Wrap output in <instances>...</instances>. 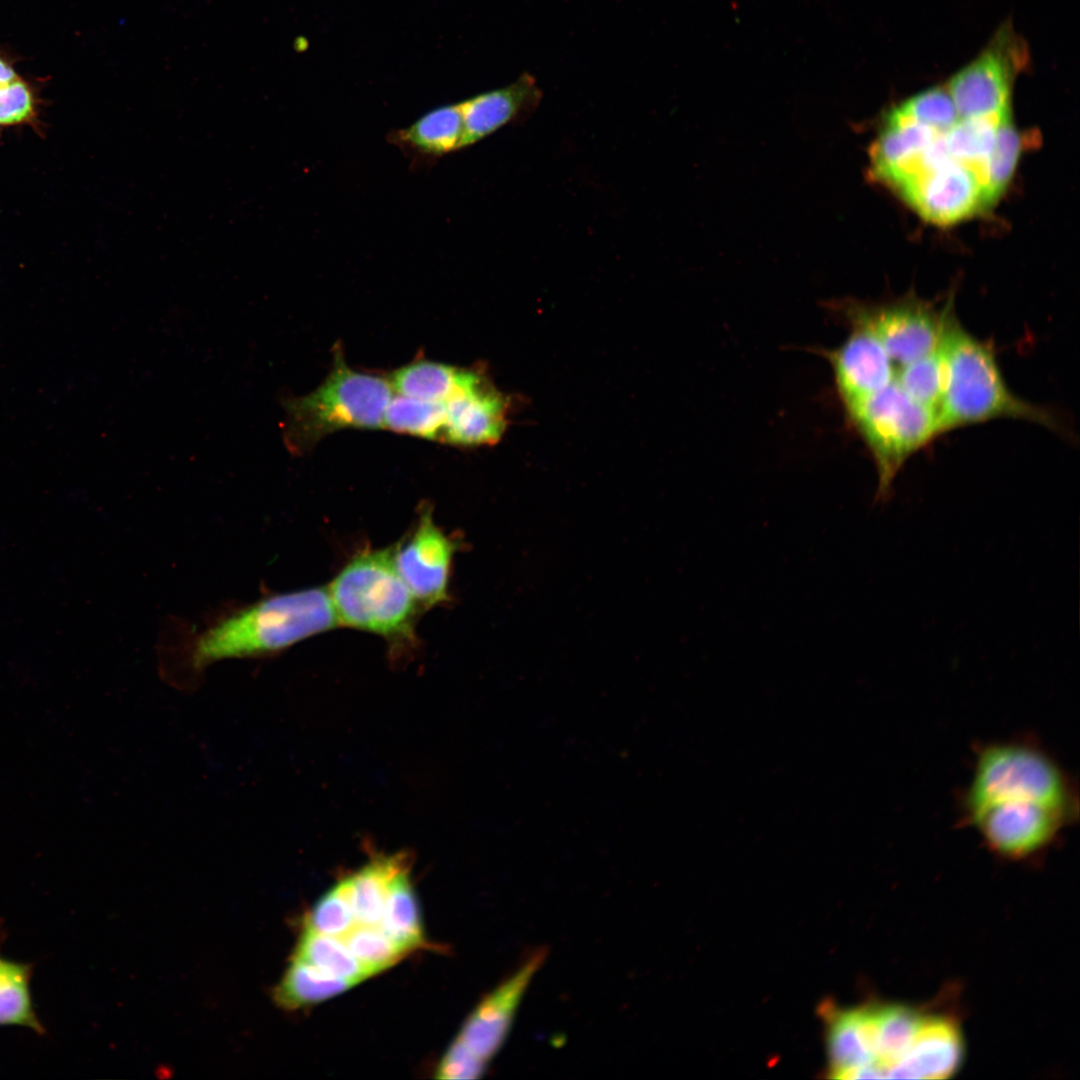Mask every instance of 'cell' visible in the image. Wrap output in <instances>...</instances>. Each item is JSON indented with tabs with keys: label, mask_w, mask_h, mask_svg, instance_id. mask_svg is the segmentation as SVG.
Instances as JSON below:
<instances>
[{
	"label": "cell",
	"mask_w": 1080,
	"mask_h": 1080,
	"mask_svg": "<svg viewBox=\"0 0 1080 1080\" xmlns=\"http://www.w3.org/2000/svg\"><path fill=\"white\" fill-rule=\"evenodd\" d=\"M339 625L325 587L270 596L204 631L194 644L193 664L279 652Z\"/></svg>",
	"instance_id": "6da1fadb"
},
{
	"label": "cell",
	"mask_w": 1080,
	"mask_h": 1080,
	"mask_svg": "<svg viewBox=\"0 0 1080 1080\" xmlns=\"http://www.w3.org/2000/svg\"><path fill=\"white\" fill-rule=\"evenodd\" d=\"M941 345L947 363V383L939 409L941 433L1001 417L1032 421L1065 432L1055 413L1009 390L991 346L969 334L952 314Z\"/></svg>",
	"instance_id": "7a4b0ae2"
},
{
	"label": "cell",
	"mask_w": 1080,
	"mask_h": 1080,
	"mask_svg": "<svg viewBox=\"0 0 1080 1080\" xmlns=\"http://www.w3.org/2000/svg\"><path fill=\"white\" fill-rule=\"evenodd\" d=\"M391 392L388 378L351 369L341 346L335 345L325 380L311 393L283 403L286 448L299 455L342 429L382 428Z\"/></svg>",
	"instance_id": "3957f363"
},
{
	"label": "cell",
	"mask_w": 1080,
	"mask_h": 1080,
	"mask_svg": "<svg viewBox=\"0 0 1080 1080\" xmlns=\"http://www.w3.org/2000/svg\"><path fill=\"white\" fill-rule=\"evenodd\" d=\"M327 590L341 625L391 642L413 638L419 604L396 570L391 548L358 553Z\"/></svg>",
	"instance_id": "277c9868"
},
{
	"label": "cell",
	"mask_w": 1080,
	"mask_h": 1080,
	"mask_svg": "<svg viewBox=\"0 0 1080 1080\" xmlns=\"http://www.w3.org/2000/svg\"><path fill=\"white\" fill-rule=\"evenodd\" d=\"M845 409L876 466L874 503H885L907 459L941 433L939 414L912 399L895 379Z\"/></svg>",
	"instance_id": "5b68a950"
},
{
	"label": "cell",
	"mask_w": 1080,
	"mask_h": 1080,
	"mask_svg": "<svg viewBox=\"0 0 1080 1080\" xmlns=\"http://www.w3.org/2000/svg\"><path fill=\"white\" fill-rule=\"evenodd\" d=\"M1070 784L1045 752L1023 743H997L976 759L964 807L997 801L1039 802L1072 809Z\"/></svg>",
	"instance_id": "8992f818"
},
{
	"label": "cell",
	"mask_w": 1080,
	"mask_h": 1080,
	"mask_svg": "<svg viewBox=\"0 0 1080 1080\" xmlns=\"http://www.w3.org/2000/svg\"><path fill=\"white\" fill-rule=\"evenodd\" d=\"M845 317L851 326L870 330L880 341L895 371L937 349L951 316L949 308L904 300L882 306L849 305ZM895 367V366H894Z\"/></svg>",
	"instance_id": "52a82bcc"
},
{
	"label": "cell",
	"mask_w": 1080,
	"mask_h": 1080,
	"mask_svg": "<svg viewBox=\"0 0 1080 1080\" xmlns=\"http://www.w3.org/2000/svg\"><path fill=\"white\" fill-rule=\"evenodd\" d=\"M968 822L995 852L1010 858L1048 846L1072 810L1038 802H991L965 808Z\"/></svg>",
	"instance_id": "ba28073f"
},
{
	"label": "cell",
	"mask_w": 1080,
	"mask_h": 1080,
	"mask_svg": "<svg viewBox=\"0 0 1080 1080\" xmlns=\"http://www.w3.org/2000/svg\"><path fill=\"white\" fill-rule=\"evenodd\" d=\"M457 546L436 525L431 510L424 508L409 533L390 547L396 570L419 606L430 608L448 600Z\"/></svg>",
	"instance_id": "9c48e42d"
},
{
	"label": "cell",
	"mask_w": 1080,
	"mask_h": 1080,
	"mask_svg": "<svg viewBox=\"0 0 1080 1080\" xmlns=\"http://www.w3.org/2000/svg\"><path fill=\"white\" fill-rule=\"evenodd\" d=\"M445 403L446 421L441 437L458 447L497 443L506 430L509 402L480 368H472L467 382Z\"/></svg>",
	"instance_id": "30bf717a"
},
{
	"label": "cell",
	"mask_w": 1080,
	"mask_h": 1080,
	"mask_svg": "<svg viewBox=\"0 0 1080 1080\" xmlns=\"http://www.w3.org/2000/svg\"><path fill=\"white\" fill-rule=\"evenodd\" d=\"M546 956L544 947L530 953L466 1019L457 1038L484 1063L487 1064L503 1045L520 1001Z\"/></svg>",
	"instance_id": "8fae6325"
},
{
	"label": "cell",
	"mask_w": 1080,
	"mask_h": 1080,
	"mask_svg": "<svg viewBox=\"0 0 1080 1080\" xmlns=\"http://www.w3.org/2000/svg\"><path fill=\"white\" fill-rule=\"evenodd\" d=\"M898 189L922 217L936 224L955 223L986 205L978 176L956 161L913 178Z\"/></svg>",
	"instance_id": "7c38bea8"
},
{
	"label": "cell",
	"mask_w": 1080,
	"mask_h": 1080,
	"mask_svg": "<svg viewBox=\"0 0 1080 1080\" xmlns=\"http://www.w3.org/2000/svg\"><path fill=\"white\" fill-rule=\"evenodd\" d=\"M851 327L846 341L826 353L845 408L884 388L895 375V367L877 337L864 327Z\"/></svg>",
	"instance_id": "4fadbf2b"
},
{
	"label": "cell",
	"mask_w": 1080,
	"mask_h": 1080,
	"mask_svg": "<svg viewBox=\"0 0 1080 1080\" xmlns=\"http://www.w3.org/2000/svg\"><path fill=\"white\" fill-rule=\"evenodd\" d=\"M542 99L536 79L523 73L508 86L475 95L459 103L464 123V148L503 126L526 120Z\"/></svg>",
	"instance_id": "5bb4252c"
},
{
	"label": "cell",
	"mask_w": 1080,
	"mask_h": 1080,
	"mask_svg": "<svg viewBox=\"0 0 1080 1080\" xmlns=\"http://www.w3.org/2000/svg\"><path fill=\"white\" fill-rule=\"evenodd\" d=\"M1011 67L1000 51L989 49L957 73L949 94L960 118L1009 113Z\"/></svg>",
	"instance_id": "9a60e30c"
},
{
	"label": "cell",
	"mask_w": 1080,
	"mask_h": 1080,
	"mask_svg": "<svg viewBox=\"0 0 1080 1080\" xmlns=\"http://www.w3.org/2000/svg\"><path fill=\"white\" fill-rule=\"evenodd\" d=\"M962 1052L958 1025L944 1016L925 1015L909 1051L890 1078H948L957 1070Z\"/></svg>",
	"instance_id": "2e32d148"
},
{
	"label": "cell",
	"mask_w": 1080,
	"mask_h": 1080,
	"mask_svg": "<svg viewBox=\"0 0 1080 1080\" xmlns=\"http://www.w3.org/2000/svg\"><path fill=\"white\" fill-rule=\"evenodd\" d=\"M939 132L895 108L871 145V175L896 187L909 175L919 156Z\"/></svg>",
	"instance_id": "e0dca14e"
},
{
	"label": "cell",
	"mask_w": 1080,
	"mask_h": 1080,
	"mask_svg": "<svg viewBox=\"0 0 1080 1080\" xmlns=\"http://www.w3.org/2000/svg\"><path fill=\"white\" fill-rule=\"evenodd\" d=\"M390 142L411 152L439 157L463 149L464 123L459 103L428 111L410 126L391 131Z\"/></svg>",
	"instance_id": "ac0fdd59"
},
{
	"label": "cell",
	"mask_w": 1080,
	"mask_h": 1080,
	"mask_svg": "<svg viewBox=\"0 0 1080 1080\" xmlns=\"http://www.w3.org/2000/svg\"><path fill=\"white\" fill-rule=\"evenodd\" d=\"M471 370L421 358L393 371L388 380L399 395L446 402L467 382Z\"/></svg>",
	"instance_id": "d6986e66"
},
{
	"label": "cell",
	"mask_w": 1080,
	"mask_h": 1080,
	"mask_svg": "<svg viewBox=\"0 0 1080 1080\" xmlns=\"http://www.w3.org/2000/svg\"><path fill=\"white\" fill-rule=\"evenodd\" d=\"M924 1016L900 1005L878 1007L876 1057L860 1078H890L909 1051Z\"/></svg>",
	"instance_id": "ffe728a7"
},
{
	"label": "cell",
	"mask_w": 1080,
	"mask_h": 1080,
	"mask_svg": "<svg viewBox=\"0 0 1080 1080\" xmlns=\"http://www.w3.org/2000/svg\"><path fill=\"white\" fill-rule=\"evenodd\" d=\"M407 866L408 856L398 853L377 857L348 877L357 924H380L389 885L394 876Z\"/></svg>",
	"instance_id": "44dd1931"
},
{
	"label": "cell",
	"mask_w": 1080,
	"mask_h": 1080,
	"mask_svg": "<svg viewBox=\"0 0 1080 1080\" xmlns=\"http://www.w3.org/2000/svg\"><path fill=\"white\" fill-rule=\"evenodd\" d=\"M381 929L406 954L425 944L420 911L409 879V866L392 879Z\"/></svg>",
	"instance_id": "7402d4cb"
},
{
	"label": "cell",
	"mask_w": 1080,
	"mask_h": 1080,
	"mask_svg": "<svg viewBox=\"0 0 1080 1080\" xmlns=\"http://www.w3.org/2000/svg\"><path fill=\"white\" fill-rule=\"evenodd\" d=\"M355 982L327 975L298 959H293L274 990V999L285 1009H298L340 994Z\"/></svg>",
	"instance_id": "603a6c76"
},
{
	"label": "cell",
	"mask_w": 1080,
	"mask_h": 1080,
	"mask_svg": "<svg viewBox=\"0 0 1080 1080\" xmlns=\"http://www.w3.org/2000/svg\"><path fill=\"white\" fill-rule=\"evenodd\" d=\"M1008 114L960 118L955 125L944 131V142L950 158L972 169L983 189L986 162L994 146L998 126Z\"/></svg>",
	"instance_id": "cb8c5ba5"
},
{
	"label": "cell",
	"mask_w": 1080,
	"mask_h": 1080,
	"mask_svg": "<svg viewBox=\"0 0 1080 1080\" xmlns=\"http://www.w3.org/2000/svg\"><path fill=\"white\" fill-rule=\"evenodd\" d=\"M294 958L327 975L344 978L356 984L371 976L340 938L309 928H305L301 935Z\"/></svg>",
	"instance_id": "d4e9b609"
},
{
	"label": "cell",
	"mask_w": 1080,
	"mask_h": 1080,
	"mask_svg": "<svg viewBox=\"0 0 1080 1080\" xmlns=\"http://www.w3.org/2000/svg\"><path fill=\"white\" fill-rule=\"evenodd\" d=\"M445 421L444 402L399 395L390 399L384 413L382 428L396 433L441 441Z\"/></svg>",
	"instance_id": "484cf974"
},
{
	"label": "cell",
	"mask_w": 1080,
	"mask_h": 1080,
	"mask_svg": "<svg viewBox=\"0 0 1080 1080\" xmlns=\"http://www.w3.org/2000/svg\"><path fill=\"white\" fill-rule=\"evenodd\" d=\"M894 379L912 399L939 414L947 383V363L942 345L898 368Z\"/></svg>",
	"instance_id": "4316f807"
},
{
	"label": "cell",
	"mask_w": 1080,
	"mask_h": 1080,
	"mask_svg": "<svg viewBox=\"0 0 1080 1080\" xmlns=\"http://www.w3.org/2000/svg\"><path fill=\"white\" fill-rule=\"evenodd\" d=\"M30 965L7 960L0 971V1026L17 1025L43 1033L29 988Z\"/></svg>",
	"instance_id": "83f0119b"
},
{
	"label": "cell",
	"mask_w": 1080,
	"mask_h": 1080,
	"mask_svg": "<svg viewBox=\"0 0 1080 1080\" xmlns=\"http://www.w3.org/2000/svg\"><path fill=\"white\" fill-rule=\"evenodd\" d=\"M1022 144L1020 135L1013 126L1008 114L998 126L995 143L985 166L984 194L986 205H990L994 200H997L1005 190L1013 176Z\"/></svg>",
	"instance_id": "f1b7e54d"
},
{
	"label": "cell",
	"mask_w": 1080,
	"mask_h": 1080,
	"mask_svg": "<svg viewBox=\"0 0 1080 1080\" xmlns=\"http://www.w3.org/2000/svg\"><path fill=\"white\" fill-rule=\"evenodd\" d=\"M341 940L371 976L392 967L406 955L374 925L356 924Z\"/></svg>",
	"instance_id": "f546056e"
},
{
	"label": "cell",
	"mask_w": 1080,
	"mask_h": 1080,
	"mask_svg": "<svg viewBox=\"0 0 1080 1080\" xmlns=\"http://www.w3.org/2000/svg\"><path fill=\"white\" fill-rule=\"evenodd\" d=\"M356 924L350 883L345 878L315 903L307 917L306 928L341 939Z\"/></svg>",
	"instance_id": "4dcf8cb0"
},
{
	"label": "cell",
	"mask_w": 1080,
	"mask_h": 1080,
	"mask_svg": "<svg viewBox=\"0 0 1080 1080\" xmlns=\"http://www.w3.org/2000/svg\"><path fill=\"white\" fill-rule=\"evenodd\" d=\"M897 110L936 131H947L960 119L949 92L941 88L925 90L906 100Z\"/></svg>",
	"instance_id": "1f68e13d"
},
{
	"label": "cell",
	"mask_w": 1080,
	"mask_h": 1080,
	"mask_svg": "<svg viewBox=\"0 0 1080 1080\" xmlns=\"http://www.w3.org/2000/svg\"><path fill=\"white\" fill-rule=\"evenodd\" d=\"M486 1065L457 1038L443 1055L435 1077L439 1079H476L485 1071Z\"/></svg>",
	"instance_id": "d6a6232c"
},
{
	"label": "cell",
	"mask_w": 1080,
	"mask_h": 1080,
	"mask_svg": "<svg viewBox=\"0 0 1080 1080\" xmlns=\"http://www.w3.org/2000/svg\"><path fill=\"white\" fill-rule=\"evenodd\" d=\"M34 112L30 88L19 78L0 86V125L19 124Z\"/></svg>",
	"instance_id": "836d02e7"
},
{
	"label": "cell",
	"mask_w": 1080,
	"mask_h": 1080,
	"mask_svg": "<svg viewBox=\"0 0 1080 1080\" xmlns=\"http://www.w3.org/2000/svg\"><path fill=\"white\" fill-rule=\"evenodd\" d=\"M16 79H18V76L12 67L0 59V86Z\"/></svg>",
	"instance_id": "e575fe53"
},
{
	"label": "cell",
	"mask_w": 1080,
	"mask_h": 1080,
	"mask_svg": "<svg viewBox=\"0 0 1080 1080\" xmlns=\"http://www.w3.org/2000/svg\"><path fill=\"white\" fill-rule=\"evenodd\" d=\"M6 962H7V959H4V958H2V957L0 956V971H1L2 969H3V967H4V966H5V964H6Z\"/></svg>",
	"instance_id": "d590c367"
}]
</instances>
